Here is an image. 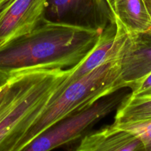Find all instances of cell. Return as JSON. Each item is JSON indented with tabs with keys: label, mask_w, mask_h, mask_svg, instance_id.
<instances>
[{
	"label": "cell",
	"mask_w": 151,
	"mask_h": 151,
	"mask_svg": "<svg viewBox=\"0 0 151 151\" xmlns=\"http://www.w3.org/2000/svg\"><path fill=\"white\" fill-rule=\"evenodd\" d=\"M117 126L130 131L138 137L141 144L139 151H151V119Z\"/></svg>",
	"instance_id": "12"
},
{
	"label": "cell",
	"mask_w": 151,
	"mask_h": 151,
	"mask_svg": "<svg viewBox=\"0 0 151 151\" xmlns=\"http://www.w3.org/2000/svg\"><path fill=\"white\" fill-rule=\"evenodd\" d=\"M150 119H151V97H136L128 94L116 109L113 124L127 125Z\"/></svg>",
	"instance_id": "11"
},
{
	"label": "cell",
	"mask_w": 151,
	"mask_h": 151,
	"mask_svg": "<svg viewBox=\"0 0 151 151\" xmlns=\"http://www.w3.org/2000/svg\"><path fill=\"white\" fill-rule=\"evenodd\" d=\"M121 58L108 60L66 87L47 106L18 144L20 151L50 126L122 88L119 79Z\"/></svg>",
	"instance_id": "3"
},
{
	"label": "cell",
	"mask_w": 151,
	"mask_h": 151,
	"mask_svg": "<svg viewBox=\"0 0 151 151\" xmlns=\"http://www.w3.org/2000/svg\"><path fill=\"white\" fill-rule=\"evenodd\" d=\"M130 95L136 97H151V73L130 88Z\"/></svg>",
	"instance_id": "13"
},
{
	"label": "cell",
	"mask_w": 151,
	"mask_h": 151,
	"mask_svg": "<svg viewBox=\"0 0 151 151\" xmlns=\"http://www.w3.org/2000/svg\"><path fill=\"white\" fill-rule=\"evenodd\" d=\"M103 29L44 19L30 32L0 46V72L69 69L85 58Z\"/></svg>",
	"instance_id": "1"
},
{
	"label": "cell",
	"mask_w": 151,
	"mask_h": 151,
	"mask_svg": "<svg viewBox=\"0 0 151 151\" xmlns=\"http://www.w3.org/2000/svg\"><path fill=\"white\" fill-rule=\"evenodd\" d=\"M113 21L129 34L151 29L150 0H105Z\"/></svg>",
	"instance_id": "10"
},
{
	"label": "cell",
	"mask_w": 151,
	"mask_h": 151,
	"mask_svg": "<svg viewBox=\"0 0 151 151\" xmlns=\"http://www.w3.org/2000/svg\"><path fill=\"white\" fill-rule=\"evenodd\" d=\"M48 0H12L0 10V46L30 32L44 19Z\"/></svg>",
	"instance_id": "7"
},
{
	"label": "cell",
	"mask_w": 151,
	"mask_h": 151,
	"mask_svg": "<svg viewBox=\"0 0 151 151\" xmlns=\"http://www.w3.org/2000/svg\"><path fill=\"white\" fill-rule=\"evenodd\" d=\"M127 94H113L59 121L41 132L20 151H51L76 141L116 109Z\"/></svg>",
	"instance_id": "4"
},
{
	"label": "cell",
	"mask_w": 151,
	"mask_h": 151,
	"mask_svg": "<svg viewBox=\"0 0 151 151\" xmlns=\"http://www.w3.org/2000/svg\"><path fill=\"white\" fill-rule=\"evenodd\" d=\"M9 81H10V79L8 80V81H7L5 84H4L3 86H0V103H1V100H3V98H4V95H5L6 92H7V88H8L9 86Z\"/></svg>",
	"instance_id": "14"
},
{
	"label": "cell",
	"mask_w": 151,
	"mask_h": 151,
	"mask_svg": "<svg viewBox=\"0 0 151 151\" xmlns=\"http://www.w3.org/2000/svg\"><path fill=\"white\" fill-rule=\"evenodd\" d=\"M150 1H151V0H150Z\"/></svg>",
	"instance_id": "17"
},
{
	"label": "cell",
	"mask_w": 151,
	"mask_h": 151,
	"mask_svg": "<svg viewBox=\"0 0 151 151\" xmlns=\"http://www.w3.org/2000/svg\"><path fill=\"white\" fill-rule=\"evenodd\" d=\"M140 145L134 134L113 124L84 135L73 151H139Z\"/></svg>",
	"instance_id": "9"
},
{
	"label": "cell",
	"mask_w": 151,
	"mask_h": 151,
	"mask_svg": "<svg viewBox=\"0 0 151 151\" xmlns=\"http://www.w3.org/2000/svg\"><path fill=\"white\" fill-rule=\"evenodd\" d=\"M70 72L71 68L33 69L11 75L0 103V151H15Z\"/></svg>",
	"instance_id": "2"
},
{
	"label": "cell",
	"mask_w": 151,
	"mask_h": 151,
	"mask_svg": "<svg viewBox=\"0 0 151 151\" xmlns=\"http://www.w3.org/2000/svg\"><path fill=\"white\" fill-rule=\"evenodd\" d=\"M44 19L101 29L114 23L105 0H48Z\"/></svg>",
	"instance_id": "6"
},
{
	"label": "cell",
	"mask_w": 151,
	"mask_h": 151,
	"mask_svg": "<svg viewBox=\"0 0 151 151\" xmlns=\"http://www.w3.org/2000/svg\"><path fill=\"white\" fill-rule=\"evenodd\" d=\"M10 76L3 73V72H0V86H3L4 84H5L8 81V80L10 79Z\"/></svg>",
	"instance_id": "15"
},
{
	"label": "cell",
	"mask_w": 151,
	"mask_h": 151,
	"mask_svg": "<svg viewBox=\"0 0 151 151\" xmlns=\"http://www.w3.org/2000/svg\"><path fill=\"white\" fill-rule=\"evenodd\" d=\"M129 37L128 32L116 21L105 27L96 45L85 58L71 68L70 73L57 87L52 100L68 86L90 73L100 65L108 60L122 58L127 48Z\"/></svg>",
	"instance_id": "5"
},
{
	"label": "cell",
	"mask_w": 151,
	"mask_h": 151,
	"mask_svg": "<svg viewBox=\"0 0 151 151\" xmlns=\"http://www.w3.org/2000/svg\"><path fill=\"white\" fill-rule=\"evenodd\" d=\"M12 0H0V10L5 7L8 3H10Z\"/></svg>",
	"instance_id": "16"
},
{
	"label": "cell",
	"mask_w": 151,
	"mask_h": 151,
	"mask_svg": "<svg viewBox=\"0 0 151 151\" xmlns=\"http://www.w3.org/2000/svg\"><path fill=\"white\" fill-rule=\"evenodd\" d=\"M151 73V29L130 34L125 52L121 58L120 84L122 88L133 85Z\"/></svg>",
	"instance_id": "8"
}]
</instances>
